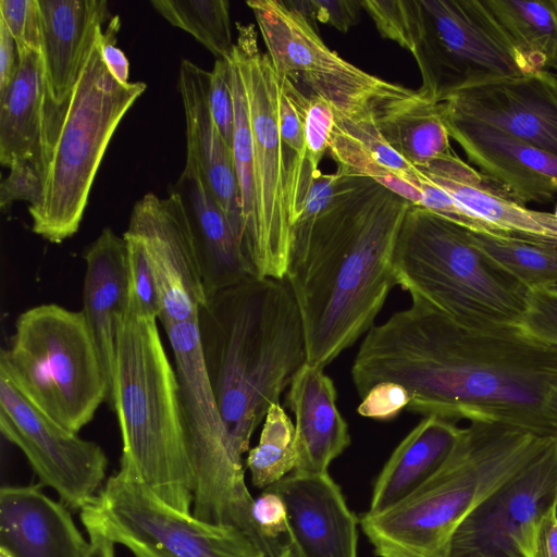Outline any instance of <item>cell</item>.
I'll use <instances>...</instances> for the list:
<instances>
[{
  "instance_id": "d4e9b609",
  "label": "cell",
  "mask_w": 557,
  "mask_h": 557,
  "mask_svg": "<svg viewBox=\"0 0 557 557\" xmlns=\"http://www.w3.org/2000/svg\"><path fill=\"white\" fill-rule=\"evenodd\" d=\"M84 260L82 311L99 350L111 398L116 342L128 307L126 240L103 228L85 249Z\"/></svg>"
},
{
  "instance_id": "5b68a950",
  "label": "cell",
  "mask_w": 557,
  "mask_h": 557,
  "mask_svg": "<svg viewBox=\"0 0 557 557\" xmlns=\"http://www.w3.org/2000/svg\"><path fill=\"white\" fill-rule=\"evenodd\" d=\"M109 404L122 437L120 470L172 507L191 513L194 481L180 385L157 320L126 314L116 342Z\"/></svg>"
},
{
  "instance_id": "8992f818",
  "label": "cell",
  "mask_w": 557,
  "mask_h": 557,
  "mask_svg": "<svg viewBox=\"0 0 557 557\" xmlns=\"http://www.w3.org/2000/svg\"><path fill=\"white\" fill-rule=\"evenodd\" d=\"M232 57L246 89L252 134L253 207L243 247L255 276L284 280L294 226L313 178L310 164L282 139L281 78L257 40L252 24L237 23Z\"/></svg>"
},
{
  "instance_id": "c3c4849f",
  "label": "cell",
  "mask_w": 557,
  "mask_h": 557,
  "mask_svg": "<svg viewBox=\"0 0 557 557\" xmlns=\"http://www.w3.org/2000/svg\"><path fill=\"white\" fill-rule=\"evenodd\" d=\"M341 175L337 172L323 174L321 171L313 178L307 195L302 213L295 227L308 226L332 199ZM294 232V231H293Z\"/></svg>"
},
{
  "instance_id": "f1b7e54d",
  "label": "cell",
  "mask_w": 557,
  "mask_h": 557,
  "mask_svg": "<svg viewBox=\"0 0 557 557\" xmlns=\"http://www.w3.org/2000/svg\"><path fill=\"white\" fill-rule=\"evenodd\" d=\"M532 72L557 66V13L552 0H483Z\"/></svg>"
},
{
  "instance_id": "44dd1931",
  "label": "cell",
  "mask_w": 557,
  "mask_h": 557,
  "mask_svg": "<svg viewBox=\"0 0 557 557\" xmlns=\"http://www.w3.org/2000/svg\"><path fill=\"white\" fill-rule=\"evenodd\" d=\"M498 236L557 247V218L554 213L528 209L495 188L454 150L417 168Z\"/></svg>"
},
{
  "instance_id": "7402d4cb",
  "label": "cell",
  "mask_w": 557,
  "mask_h": 557,
  "mask_svg": "<svg viewBox=\"0 0 557 557\" xmlns=\"http://www.w3.org/2000/svg\"><path fill=\"white\" fill-rule=\"evenodd\" d=\"M40 486L1 487L0 548L13 557H86L90 543L67 507Z\"/></svg>"
},
{
  "instance_id": "e0dca14e",
  "label": "cell",
  "mask_w": 557,
  "mask_h": 557,
  "mask_svg": "<svg viewBox=\"0 0 557 557\" xmlns=\"http://www.w3.org/2000/svg\"><path fill=\"white\" fill-rule=\"evenodd\" d=\"M441 107L557 157V75L548 70L446 96Z\"/></svg>"
},
{
  "instance_id": "f6af8a7d",
  "label": "cell",
  "mask_w": 557,
  "mask_h": 557,
  "mask_svg": "<svg viewBox=\"0 0 557 557\" xmlns=\"http://www.w3.org/2000/svg\"><path fill=\"white\" fill-rule=\"evenodd\" d=\"M251 513L261 535L281 553L286 544L281 541L282 536L288 539L287 509L281 496L270 488H264L253 499Z\"/></svg>"
},
{
  "instance_id": "74e56055",
  "label": "cell",
  "mask_w": 557,
  "mask_h": 557,
  "mask_svg": "<svg viewBox=\"0 0 557 557\" xmlns=\"http://www.w3.org/2000/svg\"><path fill=\"white\" fill-rule=\"evenodd\" d=\"M127 244V314L157 320L161 297L157 278L143 245L123 236Z\"/></svg>"
},
{
  "instance_id": "7dc6e473",
  "label": "cell",
  "mask_w": 557,
  "mask_h": 557,
  "mask_svg": "<svg viewBox=\"0 0 557 557\" xmlns=\"http://www.w3.org/2000/svg\"><path fill=\"white\" fill-rule=\"evenodd\" d=\"M120 18L112 16L99 35L101 58L109 72L122 84L129 83V62L124 52L115 46Z\"/></svg>"
},
{
  "instance_id": "603a6c76",
  "label": "cell",
  "mask_w": 557,
  "mask_h": 557,
  "mask_svg": "<svg viewBox=\"0 0 557 557\" xmlns=\"http://www.w3.org/2000/svg\"><path fill=\"white\" fill-rule=\"evenodd\" d=\"M209 81L210 72L187 59L182 60L178 87L186 120V161L198 165L210 191L243 244L240 194L232 148L212 119L208 97Z\"/></svg>"
},
{
  "instance_id": "e575fe53",
  "label": "cell",
  "mask_w": 557,
  "mask_h": 557,
  "mask_svg": "<svg viewBox=\"0 0 557 557\" xmlns=\"http://www.w3.org/2000/svg\"><path fill=\"white\" fill-rule=\"evenodd\" d=\"M228 60L234 97L232 153L240 194L244 237L253 207L252 134L243 77L232 54Z\"/></svg>"
},
{
  "instance_id": "3957f363",
  "label": "cell",
  "mask_w": 557,
  "mask_h": 557,
  "mask_svg": "<svg viewBox=\"0 0 557 557\" xmlns=\"http://www.w3.org/2000/svg\"><path fill=\"white\" fill-rule=\"evenodd\" d=\"M197 327L211 389L244 455L269 408L307 362L297 304L285 280L249 276L209 296Z\"/></svg>"
},
{
  "instance_id": "db71d44e",
  "label": "cell",
  "mask_w": 557,
  "mask_h": 557,
  "mask_svg": "<svg viewBox=\"0 0 557 557\" xmlns=\"http://www.w3.org/2000/svg\"><path fill=\"white\" fill-rule=\"evenodd\" d=\"M0 557H13L10 553H8L5 549L0 548Z\"/></svg>"
},
{
  "instance_id": "277c9868",
  "label": "cell",
  "mask_w": 557,
  "mask_h": 557,
  "mask_svg": "<svg viewBox=\"0 0 557 557\" xmlns=\"http://www.w3.org/2000/svg\"><path fill=\"white\" fill-rule=\"evenodd\" d=\"M555 440L519 428L471 422L440 469L408 497L359 523L379 557H447L463 519Z\"/></svg>"
},
{
  "instance_id": "2e32d148",
  "label": "cell",
  "mask_w": 557,
  "mask_h": 557,
  "mask_svg": "<svg viewBox=\"0 0 557 557\" xmlns=\"http://www.w3.org/2000/svg\"><path fill=\"white\" fill-rule=\"evenodd\" d=\"M123 236L139 242L154 272L161 297L158 320L163 327L196 321L208 294L195 237L181 195L146 194L133 207Z\"/></svg>"
},
{
  "instance_id": "680465c9",
  "label": "cell",
  "mask_w": 557,
  "mask_h": 557,
  "mask_svg": "<svg viewBox=\"0 0 557 557\" xmlns=\"http://www.w3.org/2000/svg\"><path fill=\"white\" fill-rule=\"evenodd\" d=\"M554 70H556V75H557V66Z\"/></svg>"
},
{
  "instance_id": "8fae6325",
  "label": "cell",
  "mask_w": 557,
  "mask_h": 557,
  "mask_svg": "<svg viewBox=\"0 0 557 557\" xmlns=\"http://www.w3.org/2000/svg\"><path fill=\"white\" fill-rule=\"evenodd\" d=\"M246 4L277 75L304 94L329 101L335 116L376 119L380 124L430 98L421 88L385 81L339 57L286 1L249 0Z\"/></svg>"
},
{
  "instance_id": "83f0119b",
  "label": "cell",
  "mask_w": 557,
  "mask_h": 557,
  "mask_svg": "<svg viewBox=\"0 0 557 557\" xmlns=\"http://www.w3.org/2000/svg\"><path fill=\"white\" fill-rule=\"evenodd\" d=\"M462 429L437 416L424 417L384 465L374 483L368 512L392 508L425 483L447 459Z\"/></svg>"
},
{
  "instance_id": "f907efd6",
  "label": "cell",
  "mask_w": 557,
  "mask_h": 557,
  "mask_svg": "<svg viewBox=\"0 0 557 557\" xmlns=\"http://www.w3.org/2000/svg\"><path fill=\"white\" fill-rule=\"evenodd\" d=\"M20 64L16 42L5 23L0 18V97L13 82Z\"/></svg>"
},
{
  "instance_id": "9c48e42d",
  "label": "cell",
  "mask_w": 557,
  "mask_h": 557,
  "mask_svg": "<svg viewBox=\"0 0 557 557\" xmlns=\"http://www.w3.org/2000/svg\"><path fill=\"white\" fill-rule=\"evenodd\" d=\"M102 29L59 123L42 201L28 209L33 232L53 244L78 231L107 147L125 113L147 88L143 82L122 84L109 72L100 54Z\"/></svg>"
},
{
  "instance_id": "b9f144b4",
  "label": "cell",
  "mask_w": 557,
  "mask_h": 557,
  "mask_svg": "<svg viewBox=\"0 0 557 557\" xmlns=\"http://www.w3.org/2000/svg\"><path fill=\"white\" fill-rule=\"evenodd\" d=\"M209 107L221 135L232 148L234 129V97L228 58L215 59L209 81Z\"/></svg>"
},
{
  "instance_id": "30bf717a",
  "label": "cell",
  "mask_w": 557,
  "mask_h": 557,
  "mask_svg": "<svg viewBox=\"0 0 557 557\" xmlns=\"http://www.w3.org/2000/svg\"><path fill=\"white\" fill-rule=\"evenodd\" d=\"M173 355L187 454L193 472L191 513L206 522L244 532L265 555L277 552L252 519L253 498L246 482L243 455L235 447L205 369L197 321L164 327Z\"/></svg>"
},
{
  "instance_id": "f546056e",
  "label": "cell",
  "mask_w": 557,
  "mask_h": 557,
  "mask_svg": "<svg viewBox=\"0 0 557 557\" xmlns=\"http://www.w3.org/2000/svg\"><path fill=\"white\" fill-rule=\"evenodd\" d=\"M389 145L414 168L451 151L438 103L428 98L379 124Z\"/></svg>"
},
{
  "instance_id": "f35d334b",
  "label": "cell",
  "mask_w": 557,
  "mask_h": 557,
  "mask_svg": "<svg viewBox=\"0 0 557 557\" xmlns=\"http://www.w3.org/2000/svg\"><path fill=\"white\" fill-rule=\"evenodd\" d=\"M0 18L13 36L18 55L42 52V27L38 0H0Z\"/></svg>"
},
{
  "instance_id": "9a60e30c",
  "label": "cell",
  "mask_w": 557,
  "mask_h": 557,
  "mask_svg": "<svg viewBox=\"0 0 557 557\" xmlns=\"http://www.w3.org/2000/svg\"><path fill=\"white\" fill-rule=\"evenodd\" d=\"M553 505H557V437L463 519L447 557H532L537 520Z\"/></svg>"
},
{
  "instance_id": "6da1fadb",
  "label": "cell",
  "mask_w": 557,
  "mask_h": 557,
  "mask_svg": "<svg viewBox=\"0 0 557 557\" xmlns=\"http://www.w3.org/2000/svg\"><path fill=\"white\" fill-rule=\"evenodd\" d=\"M362 398L382 382L409 394L406 410L500 423L557 437V346L517 325L463 326L411 297L372 326L351 367Z\"/></svg>"
},
{
  "instance_id": "ac0fdd59",
  "label": "cell",
  "mask_w": 557,
  "mask_h": 557,
  "mask_svg": "<svg viewBox=\"0 0 557 557\" xmlns=\"http://www.w3.org/2000/svg\"><path fill=\"white\" fill-rule=\"evenodd\" d=\"M438 108L450 138L495 188L521 205L549 201L557 194V157L488 124L454 115L440 103Z\"/></svg>"
},
{
  "instance_id": "8d00e7d4",
  "label": "cell",
  "mask_w": 557,
  "mask_h": 557,
  "mask_svg": "<svg viewBox=\"0 0 557 557\" xmlns=\"http://www.w3.org/2000/svg\"><path fill=\"white\" fill-rule=\"evenodd\" d=\"M281 78V77H280ZM282 88L292 99L301 116L308 161L319 172V164L327 151L330 136L335 124V111L322 97L306 95L287 79L281 78Z\"/></svg>"
},
{
  "instance_id": "bcb514c9",
  "label": "cell",
  "mask_w": 557,
  "mask_h": 557,
  "mask_svg": "<svg viewBox=\"0 0 557 557\" xmlns=\"http://www.w3.org/2000/svg\"><path fill=\"white\" fill-rule=\"evenodd\" d=\"M409 401L410 396L401 385L382 382L361 398L357 410L362 417L387 421L406 409Z\"/></svg>"
},
{
  "instance_id": "1f68e13d",
  "label": "cell",
  "mask_w": 557,
  "mask_h": 557,
  "mask_svg": "<svg viewBox=\"0 0 557 557\" xmlns=\"http://www.w3.org/2000/svg\"><path fill=\"white\" fill-rule=\"evenodd\" d=\"M169 23L193 35L214 57L233 51L230 2L225 0H151Z\"/></svg>"
},
{
  "instance_id": "4dcf8cb0",
  "label": "cell",
  "mask_w": 557,
  "mask_h": 557,
  "mask_svg": "<svg viewBox=\"0 0 557 557\" xmlns=\"http://www.w3.org/2000/svg\"><path fill=\"white\" fill-rule=\"evenodd\" d=\"M471 242L528 290L557 284V247L469 231Z\"/></svg>"
},
{
  "instance_id": "4fadbf2b",
  "label": "cell",
  "mask_w": 557,
  "mask_h": 557,
  "mask_svg": "<svg viewBox=\"0 0 557 557\" xmlns=\"http://www.w3.org/2000/svg\"><path fill=\"white\" fill-rule=\"evenodd\" d=\"M423 28L412 53L421 89L446 96L532 73L483 0H420Z\"/></svg>"
},
{
  "instance_id": "60d3db41",
  "label": "cell",
  "mask_w": 557,
  "mask_h": 557,
  "mask_svg": "<svg viewBox=\"0 0 557 557\" xmlns=\"http://www.w3.org/2000/svg\"><path fill=\"white\" fill-rule=\"evenodd\" d=\"M519 327L533 338L557 346V294L548 288L528 290Z\"/></svg>"
},
{
  "instance_id": "d590c367",
  "label": "cell",
  "mask_w": 557,
  "mask_h": 557,
  "mask_svg": "<svg viewBox=\"0 0 557 557\" xmlns=\"http://www.w3.org/2000/svg\"><path fill=\"white\" fill-rule=\"evenodd\" d=\"M361 4L383 38L395 41L411 54L416 51L423 28L420 0H366Z\"/></svg>"
},
{
  "instance_id": "f5cc1de1",
  "label": "cell",
  "mask_w": 557,
  "mask_h": 557,
  "mask_svg": "<svg viewBox=\"0 0 557 557\" xmlns=\"http://www.w3.org/2000/svg\"><path fill=\"white\" fill-rule=\"evenodd\" d=\"M277 557H301L295 545L288 541Z\"/></svg>"
},
{
  "instance_id": "836d02e7",
  "label": "cell",
  "mask_w": 557,
  "mask_h": 557,
  "mask_svg": "<svg viewBox=\"0 0 557 557\" xmlns=\"http://www.w3.org/2000/svg\"><path fill=\"white\" fill-rule=\"evenodd\" d=\"M327 151L337 163L336 172L341 176L371 178L412 205H420L421 195L416 186L383 165L335 124Z\"/></svg>"
},
{
  "instance_id": "ee69618b",
  "label": "cell",
  "mask_w": 557,
  "mask_h": 557,
  "mask_svg": "<svg viewBox=\"0 0 557 557\" xmlns=\"http://www.w3.org/2000/svg\"><path fill=\"white\" fill-rule=\"evenodd\" d=\"M286 3L311 23L327 24L347 33L359 20L361 1L352 0H288Z\"/></svg>"
},
{
  "instance_id": "7c38bea8",
  "label": "cell",
  "mask_w": 557,
  "mask_h": 557,
  "mask_svg": "<svg viewBox=\"0 0 557 557\" xmlns=\"http://www.w3.org/2000/svg\"><path fill=\"white\" fill-rule=\"evenodd\" d=\"M79 511L88 535L104 536L135 557H265L239 529L183 512L121 470Z\"/></svg>"
},
{
  "instance_id": "52a82bcc",
  "label": "cell",
  "mask_w": 557,
  "mask_h": 557,
  "mask_svg": "<svg viewBox=\"0 0 557 557\" xmlns=\"http://www.w3.org/2000/svg\"><path fill=\"white\" fill-rule=\"evenodd\" d=\"M397 285L471 329L517 325L528 289L497 268L469 230L412 205L395 248Z\"/></svg>"
},
{
  "instance_id": "816d5d0a",
  "label": "cell",
  "mask_w": 557,
  "mask_h": 557,
  "mask_svg": "<svg viewBox=\"0 0 557 557\" xmlns=\"http://www.w3.org/2000/svg\"><path fill=\"white\" fill-rule=\"evenodd\" d=\"M89 550L86 557H115V544L104 536L89 534Z\"/></svg>"
},
{
  "instance_id": "6f0895ef",
  "label": "cell",
  "mask_w": 557,
  "mask_h": 557,
  "mask_svg": "<svg viewBox=\"0 0 557 557\" xmlns=\"http://www.w3.org/2000/svg\"><path fill=\"white\" fill-rule=\"evenodd\" d=\"M555 216L557 218V205H556V208H555V212H554Z\"/></svg>"
},
{
  "instance_id": "cb8c5ba5",
  "label": "cell",
  "mask_w": 557,
  "mask_h": 557,
  "mask_svg": "<svg viewBox=\"0 0 557 557\" xmlns=\"http://www.w3.org/2000/svg\"><path fill=\"white\" fill-rule=\"evenodd\" d=\"M173 189L188 214L208 297L255 276L238 234L195 162L186 161Z\"/></svg>"
},
{
  "instance_id": "7a4b0ae2",
  "label": "cell",
  "mask_w": 557,
  "mask_h": 557,
  "mask_svg": "<svg viewBox=\"0 0 557 557\" xmlns=\"http://www.w3.org/2000/svg\"><path fill=\"white\" fill-rule=\"evenodd\" d=\"M411 202L371 178L341 176L327 206L293 232L285 282L307 362L325 368L374 326L397 285L394 256Z\"/></svg>"
},
{
  "instance_id": "484cf974",
  "label": "cell",
  "mask_w": 557,
  "mask_h": 557,
  "mask_svg": "<svg viewBox=\"0 0 557 557\" xmlns=\"http://www.w3.org/2000/svg\"><path fill=\"white\" fill-rule=\"evenodd\" d=\"M336 398L335 385L323 368L306 362L294 376L286 397L295 416L297 461L293 472L327 473L330 463L350 445Z\"/></svg>"
},
{
  "instance_id": "11a10c76",
  "label": "cell",
  "mask_w": 557,
  "mask_h": 557,
  "mask_svg": "<svg viewBox=\"0 0 557 557\" xmlns=\"http://www.w3.org/2000/svg\"><path fill=\"white\" fill-rule=\"evenodd\" d=\"M548 289L557 294V284H554L553 286L548 287Z\"/></svg>"
},
{
  "instance_id": "d6986e66",
  "label": "cell",
  "mask_w": 557,
  "mask_h": 557,
  "mask_svg": "<svg viewBox=\"0 0 557 557\" xmlns=\"http://www.w3.org/2000/svg\"><path fill=\"white\" fill-rule=\"evenodd\" d=\"M52 148L59 123L100 29L112 15L106 0H38Z\"/></svg>"
},
{
  "instance_id": "9f6ffc18",
  "label": "cell",
  "mask_w": 557,
  "mask_h": 557,
  "mask_svg": "<svg viewBox=\"0 0 557 557\" xmlns=\"http://www.w3.org/2000/svg\"><path fill=\"white\" fill-rule=\"evenodd\" d=\"M553 7L557 13V0H552Z\"/></svg>"
},
{
  "instance_id": "d6a6232c",
  "label": "cell",
  "mask_w": 557,
  "mask_h": 557,
  "mask_svg": "<svg viewBox=\"0 0 557 557\" xmlns=\"http://www.w3.org/2000/svg\"><path fill=\"white\" fill-rule=\"evenodd\" d=\"M297 461L296 431L281 404H273L264 418L259 443L249 449L246 466L252 484L267 488L293 472Z\"/></svg>"
},
{
  "instance_id": "ab89813d",
  "label": "cell",
  "mask_w": 557,
  "mask_h": 557,
  "mask_svg": "<svg viewBox=\"0 0 557 557\" xmlns=\"http://www.w3.org/2000/svg\"><path fill=\"white\" fill-rule=\"evenodd\" d=\"M9 170L0 184V208L5 210L16 200L28 201V209L37 208L44 198V172L27 159L13 160Z\"/></svg>"
},
{
  "instance_id": "ba28073f",
  "label": "cell",
  "mask_w": 557,
  "mask_h": 557,
  "mask_svg": "<svg viewBox=\"0 0 557 557\" xmlns=\"http://www.w3.org/2000/svg\"><path fill=\"white\" fill-rule=\"evenodd\" d=\"M0 373L40 412L75 433L110 398L83 311L55 304L18 315L11 345L1 351Z\"/></svg>"
},
{
  "instance_id": "4316f807",
  "label": "cell",
  "mask_w": 557,
  "mask_h": 557,
  "mask_svg": "<svg viewBox=\"0 0 557 557\" xmlns=\"http://www.w3.org/2000/svg\"><path fill=\"white\" fill-rule=\"evenodd\" d=\"M16 75L0 97V162H35L46 174L50 147L47 131V88L41 54L18 55Z\"/></svg>"
},
{
  "instance_id": "681fc988",
  "label": "cell",
  "mask_w": 557,
  "mask_h": 557,
  "mask_svg": "<svg viewBox=\"0 0 557 557\" xmlns=\"http://www.w3.org/2000/svg\"><path fill=\"white\" fill-rule=\"evenodd\" d=\"M532 557H557V505L549 507L537 520Z\"/></svg>"
},
{
  "instance_id": "ffe728a7",
  "label": "cell",
  "mask_w": 557,
  "mask_h": 557,
  "mask_svg": "<svg viewBox=\"0 0 557 557\" xmlns=\"http://www.w3.org/2000/svg\"><path fill=\"white\" fill-rule=\"evenodd\" d=\"M283 499L301 557H357L358 519L329 473L292 472L267 487Z\"/></svg>"
},
{
  "instance_id": "5bb4252c",
  "label": "cell",
  "mask_w": 557,
  "mask_h": 557,
  "mask_svg": "<svg viewBox=\"0 0 557 557\" xmlns=\"http://www.w3.org/2000/svg\"><path fill=\"white\" fill-rule=\"evenodd\" d=\"M0 431L25 455L39 484L53 488L67 508L81 510L103 486V449L40 412L1 373Z\"/></svg>"
},
{
  "instance_id": "7bdbcfd3",
  "label": "cell",
  "mask_w": 557,
  "mask_h": 557,
  "mask_svg": "<svg viewBox=\"0 0 557 557\" xmlns=\"http://www.w3.org/2000/svg\"><path fill=\"white\" fill-rule=\"evenodd\" d=\"M419 190L421 195L419 207H422L469 231L498 236L491 225L470 213L443 188L425 178L421 172Z\"/></svg>"
}]
</instances>
